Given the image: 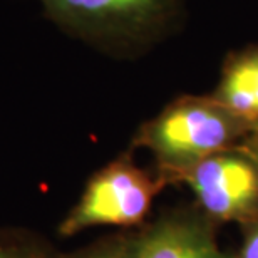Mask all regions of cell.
Wrapping results in <instances>:
<instances>
[{
    "instance_id": "obj_5",
    "label": "cell",
    "mask_w": 258,
    "mask_h": 258,
    "mask_svg": "<svg viewBox=\"0 0 258 258\" xmlns=\"http://www.w3.org/2000/svg\"><path fill=\"white\" fill-rule=\"evenodd\" d=\"M216 226L198 206L166 211L134 231V258H238L220 246Z\"/></svg>"
},
{
    "instance_id": "obj_1",
    "label": "cell",
    "mask_w": 258,
    "mask_h": 258,
    "mask_svg": "<svg viewBox=\"0 0 258 258\" xmlns=\"http://www.w3.org/2000/svg\"><path fill=\"white\" fill-rule=\"evenodd\" d=\"M251 124L213 96H184L138 129L133 148L153 154L156 173L166 184L205 158L243 144Z\"/></svg>"
},
{
    "instance_id": "obj_7",
    "label": "cell",
    "mask_w": 258,
    "mask_h": 258,
    "mask_svg": "<svg viewBox=\"0 0 258 258\" xmlns=\"http://www.w3.org/2000/svg\"><path fill=\"white\" fill-rule=\"evenodd\" d=\"M71 258H134V233L111 236Z\"/></svg>"
},
{
    "instance_id": "obj_6",
    "label": "cell",
    "mask_w": 258,
    "mask_h": 258,
    "mask_svg": "<svg viewBox=\"0 0 258 258\" xmlns=\"http://www.w3.org/2000/svg\"><path fill=\"white\" fill-rule=\"evenodd\" d=\"M211 96L248 124H258V47L230 57Z\"/></svg>"
},
{
    "instance_id": "obj_9",
    "label": "cell",
    "mask_w": 258,
    "mask_h": 258,
    "mask_svg": "<svg viewBox=\"0 0 258 258\" xmlns=\"http://www.w3.org/2000/svg\"><path fill=\"white\" fill-rule=\"evenodd\" d=\"M241 245L238 258H258V216L240 225Z\"/></svg>"
},
{
    "instance_id": "obj_4",
    "label": "cell",
    "mask_w": 258,
    "mask_h": 258,
    "mask_svg": "<svg viewBox=\"0 0 258 258\" xmlns=\"http://www.w3.org/2000/svg\"><path fill=\"white\" fill-rule=\"evenodd\" d=\"M45 17L67 32L106 47L139 42L171 0H39Z\"/></svg>"
},
{
    "instance_id": "obj_10",
    "label": "cell",
    "mask_w": 258,
    "mask_h": 258,
    "mask_svg": "<svg viewBox=\"0 0 258 258\" xmlns=\"http://www.w3.org/2000/svg\"><path fill=\"white\" fill-rule=\"evenodd\" d=\"M241 148H243L245 151L258 163V124H255L253 127H251V131H250L248 136H246L243 144H241Z\"/></svg>"
},
{
    "instance_id": "obj_8",
    "label": "cell",
    "mask_w": 258,
    "mask_h": 258,
    "mask_svg": "<svg viewBox=\"0 0 258 258\" xmlns=\"http://www.w3.org/2000/svg\"><path fill=\"white\" fill-rule=\"evenodd\" d=\"M0 258H54V255L40 243L0 233Z\"/></svg>"
},
{
    "instance_id": "obj_2",
    "label": "cell",
    "mask_w": 258,
    "mask_h": 258,
    "mask_svg": "<svg viewBox=\"0 0 258 258\" xmlns=\"http://www.w3.org/2000/svg\"><path fill=\"white\" fill-rule=\"evenodd\" d=\"M164 186V179L139 168L131 153L121 154L92 174L79 201L60 221L59 235L74 236L94 226H143Z\"/></svg>"
},
{
    "instance_id": "obj_3",
    "label": "cell",
    "mask_w": 258,
    "mask_h": 258,
    "mask_svg": "<svg viewBox=\"0 0 258 258\" xmlns=\"http://www.w3.org/2000/svg\"><path fill=\"white\" fill-rule=\"evenodd\" d=\"M174 184L191 189L195 206L216 225H241L258 216V163L241 146L205 158Z\"/></svg>"
}]
</instances>
